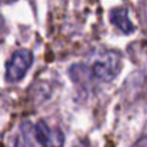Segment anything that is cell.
<instances>
[{"label": "cell", "mask_w": 147, "mask_h": 147, "mask_svg": "<svg viewBox=\"0 0 147 147\" xmlns=\"http://www.w3.org/2000/svg\"><path fill=\"white\" fill-rule=\"evenodd\" d=\"M14 147H22V144H20V142H16V146Z\"/></svg>", "instance_id": "obj_8"}, {"label": "cell", "mask_w": 147, "mask_h": 147, "mask_svg": "<svg viewBox=\"0 0 147 147\" xmlns=\"http://www.w3.org/2000/svg\"><path fill=\"white\" fill-rule=\"evenodd\" d=\"M111 23L124 34H130L134 32V26L129 17V11L126 9H114L110 14Z\"/></svg>", "instance_id": "obj_4"}, {"label": "cell", "mask_w": 147, "mask_h": 147, "mask_svg": "<svg viewBox=\"0 0 147 147\" xmlns=\"http://www.w3.org/2000/svg\"><path fill=\"white\" fill-rule=\"evenodd\" d=\"M83 70L100 82H111L117 77L121 69V57L116 51H106L103 56L94 60V63L87 67L82 66Z\"/></svg>", "instance_id": "obj_1"}, {"label": "cell", "mask_w": 147, "mask_h": 147, "mask_svg": "<svg viewBox=\"0 0 147 147\" xmlns=\"http://www.w3.org/2000/svg\"><path fill=\"white\" fill-rule=\"evenodd\" d=\"M36 140L43 147H64V133L59 127H50L45 120H39L34 126Z\"/></svg>", "instance_id": "obj_3"}, {"label": "cell", "mask_w": 147, "mask_h": 147, "mask_svg": "<svg viewBox=\"0 0 147 147\" xmlns=\"http://www.w3.org/2000/svg\"><path fill=\"white\" fill-rule=\"evenodd\" d=\"M1 27H3V19H1V16H0V32H1Z\"/></svg>", "instance_id": "obj_7"}, {"label": "cell", "mask_w": 147, "mask_h": 147, "mask_svg": "<svg viewBox=\"0 0 147 147\" xmlns=\"http://www.w3.org/2000/svg\"><path fill=\"white\" fill-rule=\"evenodd\" d=\"M136 147H147V136L146 137H143V139L137 143V146Z\"/></svg>", "instance_id": "obj_5"}, {"label": "cell", "mask_w": 147, "mask_h": 147, "mask_svg": "<svg viewBox=\"0 0 147 147\" xmlns=\"http://www.w3.org/2000/svg\"><path fill=\"white\" fill-rule=\"evenodd\" d=\"M74 147H89V146H87V144H84V143H77Z\"/></svg>", "instance_id": "obj_6"}, {"label": "cell", "mask_w": 147, "mask_h": 147, "mask_svg": "<svg viewBox=\"0 0 147 147\" xmlns=\"http://www.w3.org/2000/svg\"><path fill=\"white\" fill-rule=\"evenodd\" d=\"M33 64V53L27 49L16 50L6 63V80L16 83L22 80Z\"/></svg>", "instance_id": "obj_2"}]
</instances>
